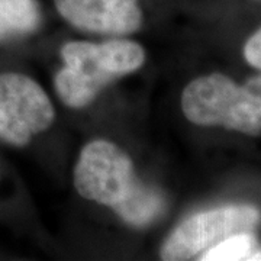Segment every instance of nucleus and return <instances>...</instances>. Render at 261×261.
<instances>
[{"instance_id":"9d476101","label":"nucleus","mask_w":261,"mask_h":261,"mask_svg":"<svg viewBox=\"0 0 261 261\" xmlns=\"http://www.w3.org/2000/svg\"><path fill=\"white\" fill-rule=\"evenodd\" d=\"M247 261H261V250H255V251L250 254V257H248V260Z\"/></svg>"},{"instance_id":"7ed1b4c3","label":"nucleus","mask_w":261,"mask_h":261,"mask_svg":"<svg viewBox=\"0 0 261 261\" xmlns=\"http://www.w3.org/2000/svg\"><path fill=\"white\" fill-rule=\"evenodd\" d=\"M181 111L187 121L199 126L261 135V73L244 84L221 73L197 77L181 93Z\"/></svg>"},{"instance_id":"423d86ee","label":"nucleus","mask_w":261,"mask_h":261,"mask_svg":"<svg viewBox=\"0 0 261 261\" xmlns=\"http://www.w3.org/2000/svg\"><path fill=\"white\" fill-rule=\"evenodd\" d=\"M54 5L71 27L99 35H129L144 19L140 0H54Z\"/></svg>"},{"instance_id":"20e7f679","label":"nucleus","mask_w":261,"mask_h":261,"mask_svg":"<svg viewBox=\"0 0 261 261\" xmlns=\"http://www.w3.org/2000/svg\"><path fill=\"white\" fill-rule=\"evenodd\" d=\"M261 222L260 211L251 205H226L187 218L164 241L163 260L199 258L206 250L235 233L254 232Z\"/></svg>"},{"instance_id":"6e6552de","label":"nucleus","mask_w":261,"mask_h":261,"mask_svg":"<svg viewBox=\"0 0 261 261\" xmlns=\"http://www.w3.org/2000/svg\"><path fill=\"white\" fill-rule=\"evenodd\" d=\"M258 248L254 232L235 233L206 250L199 260L202 261H247L250 254Z\"/></svg>"},{"instance_id":"f03ea898","label":"nucleus","mask_w":261,"mask_h":261,"mask_svg":"<svg viewBox=\"0 0 261 261\" xmlns=\"http://www.w3.org/2000/svg\"><path fill=\"white\" fill-rule=\"evenodd\" d=\"M64 65L54 79L57 96L65 106L82 109L108 84L135 73L145 63L142 45L129 39L105 42L70 41L61 47Z\"/></svg>"},{"instance_id":"39448f33","label":"nucleus","mask_w":261,"mask_h":261,"mask_svg":"<svg viewBox=\"0 0 261 261\" xmlns=\"http://www.w3.org/2000/svg\"><path fill=\"white\" fill-rule=\"evenodd\" d=\"M56 119L47 92L28 75L0 74V140L25 147Z\"/></svg>"},{"instance_id":"1a4fd4ad","label":"nucleus","mask_w":261,"mask_h":261,"mask_svg":"<svg viewBox=\"0 0 261 261\" xmlns=\"http://www.w3.org/2000/svg\"><path fill=\"white\" fill-rule=\"evenodd\" d=\"M244 58L248 64L261 71V28L248 38L244 45Z\"/></svg>"},{"instance_id":"f257e3e1","label":"nucleus","mask_w":261,"mask_h":261,"mask_svg":"<svg viewBox=\"0 0 261 261\" xmlns=\"http://www.w3.org/2000/svg\"><path fill=\"white\" fill-rule=\"evenodd\" d=\"M73 181L86 200L111 207L125 224L145 228L166 211V196L137 177L130 157L115 142L86 144L75 163Z\"/></svg>"},{"instance_id":"0eeeda50","label":"nucleus","mask_w":261,"mask_h":261,"mask_svg":"<svg viewBox=\"0 0 261 261\" xmlns=\"http://www.w3.org/2000/svg\"><path fill=\"white\" fill-rule=\"evenodd\" d=\"M39 25L38 0H0V41L32 34Z\"/></svg>"}]
</instances>
